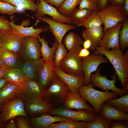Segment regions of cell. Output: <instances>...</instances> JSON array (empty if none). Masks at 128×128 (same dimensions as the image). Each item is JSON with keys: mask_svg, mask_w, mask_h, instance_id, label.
<instances>
[{"mask_svg": "<svg viewBox=\"0 0 128 128\" xmlns=\"http://www.w3.org/2000/svg\"><path fill=\"white\" fill-rule=\"evenodd\" d=\"M4 76V69L0 67V78Z\"/></svg>", "mask_w": 128, "mask_h": 128, "instance_id": "cell-52", "label": "cell"}, {"mask_svg": "<svg viewBox=\"0 0 128 128\" xmlns=\"http://www.w3.org/2000/svg\"><path fill=\"white\" fill-rule=\"evenodd\" d=\"M96 13L102 21L104 26V33L108 28L119 22H123L127 18L124 14L123 7L120 6H107Z\"/></svg>", "mask_w": 128, "mask_h": 128, "instance_id": "cell-5", "label": "cell"}, {"mask_svg": "<svg viewBox=\"0 0 128 128\" xmlns=\"http://www.w3.org/2000/svg\"><path fill=\"white\" fill-rule=\"evenodd\" d=\"M55 67L54 60L44 61L37 80V81L44 91L47 88L56 75L54 71Z\"/></svg>", "mask_w": 128, "mask_h": 128, "instance_id": "cell-17", "label": "cell"}, {"mask_svg": "<svg viewBox=\"0 0 128 128\" xmlns=\"http://www.w3.org/2000/svg\"><path fill=\"white\" fill-rule=\"evenodd\" d=\"M0 110V120L3 123L16 117L22 116L27 117L24 108L23 101L18 98L2 105Z\"/></svg>", "mask_w": 128, "mask_h": 128, "instance_id": "cell-6", "label": "cell"}, {"mask_svg": "<svg viewBox=\"0 0 128 128\" xmlns=\"http://www.w3.org/2000/svg\"><path fill=\"white\" fill-rule=\"evenodd\" d=\"M7 79L4 77L0 78V90L3 88L8 82Z\"/></svg>", "mask_w": 128, "mask_h": 128, "instance_id": "cell-51", "label": "cell"}, {"mask_svg": "<svg viewBox=\"0 0 128 128\" xmlns=\"http://www.w3.org/2000/svg\"><path fill=\"white\" fill-rule=\"evenodd\" d=\"M100 68H98L95 74H91V82L92 83L93 87H99L104 91H109L110 90H112L120 96L128 94V91L119 89L116 86L115 83L117 81L116 75H113L112 80H110L107 78L106 76L101 75L100 73Z\"/></svg>", "mask_w": 128, "mask_h": 128, "instance_id": "cell-8", "label": "cell"}, {"mask_svg": "<svg viewBox=\"0 0 128 128\" xmlns=\"http://www.w3.org/2000/svg\"><path fill=\"white\" fill-rule=\"evenodd\" d=\"M82 45L83 48L89 49L91 46V43L90 40L87 39L83 41Z\"/></svg>", "mask_w": 128, "mask_h": 128, "instance_id": "cell-48", "label": "cell"}, {"mask_svg": "<svg viewBox=\"0 0 128 128\" xmlns=\"http://www.w3.org/2000/svg\"><path fill=\"white\" fill-rule=\"evenodd\" d=\"M55 73L65 83L69 91L72 92H77L78 89L84 84V75L76 76L66 73L59 68H55Z\"/></svg>", "mask_w": 128, "mask_h": 128, "instance_id": "cell-20", "label": "cell"}, {"mask_svg": "<svg viewBox=\"0 0 128 128\" xmlns=\"http://www.w3.org/2000/svg\"></svg>", "mask_w": 128, "mask_h": 128, "instance_id": "cell-58", "label": "cell"}, {"mask_svg": "<svg viewBox=\"0 0 128 128\" xmlns=\"http://www.w3.org/2000/svg\"><path fill=\"white\" fill-rule=\"evenodd\" d=\"M87 101L77 91L72 92L69 91L63 106L69 110L74 109L79 110L84 109L90 111L95 112L93 108L87 104Z\"/></svg>", "mask_w": 128, "mask_h": 128, "instance_id": "cell-19", "label": "cell"}, {"mask_svg": "<svg viewBox=\"0 0 128 128\" xmlns=\"http://www.w3.org/2000/svg\"><path fill=\"white\" fill-rule=\"evenodd\" d=\"M112 121L102 118L96 113L95 119L92 122L87 123L86 128H109L110 123Z\"/></svg>", "mask_w": 128, "mask_h": 128, "instance_id": "cell-37", "label": "cell"}, {"mask_svg": "<svg viewBox=\"0 0 128 128\" xmlns=\"http://www.w3.org/2000/svg\"><path fill=\"white\" fill-rule=\"evenodd\" d=\"M8 82L19 86L24 80L25 77L22 69L19 68L4 69V76Z\"/></svg>", "mask_w": 128, "mask_h": 128, "instance_id": "cell-28", "label": "cell"}, {"mask_svg": "<svg viewBox=\"0 0 128 128\" xmlns=\"http://www.w3.org/2000/svg\"><path fill=\"white\" fill-rule=\"evenodd\" d=\"M81 0H65L58 9L61 15L69 17Z\"/></svg>", "mask_w": 128, "mask_h": 128, "instance_id": "cell-33", "label": "cell"}, {"mask_svg": "<svg viewBox=\"0 0 128 128\" xmlns=\"http://www.w3.org/2000/svg\"><path fill=\"white\" fill-rule=\"evenodd\" d=\"M82 48L81 46H77L69 50L61 62L59 68L69 74L78 76L84 75L81 68V58L78 56Z\"/></svg>", "mask_w": 128, "mask_h": 128, "instance_id": "cell-4", "label": "cell"}, {"mask_svg": "<svg viewBox=\"0 0 128 128\" xmlns=\"http://www.w3.org/2000/svg\"><path fill=\"white\" fill-rule=\"evenodd\" d=\"M38 0V1H40V0Z\"/></svg>", "mask_w": 128, "mask_h": 128, "instance_id": "cell-57", "label": "cell"}, {"mask_svg": "<svg viewBox=\"0 0 128 128\" xmlns=\"http://www.w3.org/2000/svg\"><path fill=\"white\" fill-rule=\"evenodd\" d=\"M5 127L6 128H17L15 121L14 120H11L6 125H5Z\"/></svg>", "mask_w": 128, "mask_h": 128, "instance_id": "cell-49", "label": "cell"}, {"mask_svg": "<svg viewBox=\"0 0 128 128\" xmlns=\"http://www.w3.org/2000/svg\"><path fill=\"white\" fill-rule=\"evenodd\" d=\"M15 13H24L17 7L9 3L0 1V13L12 15Z\"/></svg>", "mask_w": 128, "mask_h": 128, "instance_id": "cell-39", "label": "cell"}, {"mask_svg": "<svg viewBox=\"0 0 128 128\" xmlns=\"http://www.w3.org/2000/svg\"><path fill=\"white\" fill-rule=\"evenodd\" d=\"M119 36V43L121 50L123 52L128 47V18L123 22Z\"/></svg>", "mask_w": 128, "mask_h": 128, "instance_id": "cell-36", "label": "cell"}, {"mask_svg": "<svg viewBox=\"0 0 128 128\" xmlns=\"http://www.w3.org/2000/svg\"><path fill=\"white\" fill-rule=\"evenodd\" d=\"M104 29L101 26L95 28H86L82 31V37L84 40H90L91 46L89 50L94 51L101 39L104 34Z\"/></svg>", "mask_w": 128, "mask_h": 128, "instance_id": "cell-25", "label": "cell"}, {"mask_svg": "<svg viewBox=\"0 0 128 128\" xmlns=\"http://www.w3.org/2000/svg\"><path fill=\"white\" fill-rule=\"evenodd\" d=\"M10 4L17 7L24 12L25 10H29L36 12L37 10V5L34 0H0Z\"/></svg>", "mask_w": 128, "mask_h": 128, "instance_id": "cell-29", "label": "cell"}, {"mask_svg": "<svg viewBox=\"0 0 128 128\" xmlns=\"http://www.w3.org/2000/svg\"><path fill=\"white\" fill-rule=\"evenodd\" d=\"M0 67H2V62L0 59Z\"/></svg>", "mask_w": 128, "mask_h": 128, "instance_id": "cell-54", "label": "cell"}, {"mask_svg": "<svg viewBox=\"0 0 128 128\" xmlns=\"http://www.w3.org/2000/svg\"><path fill=\"white\" fill-rule=\"evenodd\" d=\"M68 53V50L62 43L59 44L54 56V61L55 68H59L61 62Z\"/></svg>", "mask_w": 128, "mask_h": 128, "instance_id": "cell-38", "label": "cell"}, {"mask_svg": "<svg viewBox=\"0 0 128 128\" xmlns=\"http://www.w3.org/2000/svg\"><path fill=\"white\" fill-rule=\"evenodd\" d=\"M92 12L87 9L77 8L73 11L69 17L72 21V23L78 26Z\"/></svg>", "mask_w": 128, "mask_h": 128, "instance_id": "cell-35", "label": "cell"}, {"mask_svg": "<svg viewBox=\"0 0 128 128\" xmlns=\"http://www.w3.org/2000/svg\"><path fill=\"white\" fill-rule=\"evenodd\" d=\"M69 91L66 84L56 74L44 91L42 98L54 108L58 107L63 106Z\"/></svg>", "mask_w": 128, "mask_h": 128, "instance_id": "cell-2", "label": "cell"}, {"mask_svg": "<svg viewBox=\"0 0 128 128\" xmlns=\"http://www.w3.org/2000/svg\"><path fill=\"white\" fill-rule=\"evenodd\" d=\"M40 20L47 23L49 26L48 27L59 44L62 43L63 38L68 31L73 29H76L77 27L71 24L63 23L56 21L49 17L44 16L41 18H37Z\"/></svg>", "mask_w": 128, "mask_h": 128, "instance_id": "cell-14", "label": "cell"}, {"mask_svg": "<svg viewBox=\"0 0 128 128\" xmlns=\"http://www.w3.org/2000/svg\"><path fill=\"white\" fill-rule=\"evenodd\" d=\"M37 38L41 44L40 52L42 59L47 61L53 60L54 55L59 44L58 42L55 40L54 42L52 44V47H50L44 37H41L39 35Z\"/></svg>", "mask_w": 128, "mask_h": 128, "instance_id": "cell-26", "label": "cell"}, {"mask_svg": "<svg viewBox=\"0 0 128 128\" xmlns=\"http://www.w3.org/2000/svg\"><path fill=\"white\" fill-rule=\"evenodd\" d=\"M44 91L36 81L26 77L23 82L18 86L15 97L21 99L23 101L35 98L42 97Z\"/></svg>", "mask_w": 128, "mask_h": 128, "instance_id": "cell-7", "label": "cell"}, {"mask_svg": "<svg viewBox=\"0 0 128 128\" xmlns=\"http://www.w3.org/2000/svg\"><path fill=\"white\" fill-rule=\"evenodd\" d=\"M73 120L59 115H54V116L47 113L31 119L30 123L31 128H49L52 123Z\"/></svg>", "mask_w": 128, "mask_h": 128, "instance_id": "cell-18", "label": "cell"}, {"mask_svg": "<svg viewBox=\"0 0 128 128\" xmlns=\"http://www.w3.org/2000/svg\"><path fill=\"white\" fill-rule=\"evenodd\" d=\"M18 86L15 83L9 82L0 90V104L1 105L15 98Z\"/></svg>", "mask_w": 128, "mask_h": 128, "instance_id": "cell-27", "label": "cell"}, {"mask_svg": "<svg viewBox=\"0 0 128 128\" xmlns=\"http://www.w3.org/2000/svg\"><path fill=\"white\" fill-rule=\"evenodd\" d=\"M14 17L13 15L11 16L10 17L11 21L9 22L8 20V22L11 26L13 31L23 37L27 36L37 37L40 33L48 30V28H45L47 26L40 28L37 27L36 29H35L33 27L34 25L29 27H24L22 24L17 25L15 24L13 21Z\"/></svg>", "mask_w": 128, "mask_h": 128, "instance_id": "cell-23", "label": "cell"}, {"mask_svg": "<svg viewBox=\"0 0 128 128\" xmlns=\"http://www.w3.org/2000/svg\"><path fill=\"white\" fill-rule=\"evenodd\" d=\"M47 113L51 115H56L72 119L74 120L91 122L94 120L96 113L86 110L77 111L67 109L63 106L54 108Z\"/></svg>", "mask_w": 128, "mask_h": 128, "instance_id": "cell-9", "label": "cell"}, {"mask_svg": "<svg viewBox=\"0 0 128 128\" xmlns=\"http://www.w3.org/2000/svg\"><path fill=\"white\" fill-rule=\"evenodd\" d=\"M87 123L72 120L51 124L49 128H86Z\"/></svg>", "mask_w": 128, "mask_h": 128, "instance_id": "cell-34", "label": "cell"}, {"mask_svg": "<svg viewBox=\"0 0 128 128\" xmlns=\"http://www.w3.org/2000/svg\"><path fill=\"white\" fill-rule=\"evenodd\" d=\"M82 42V38L79 35L72 32L65 36L63 43L65 48L69 50L76 46H81Z\"/></svg>", "mask_w": 128, "mask_h": 128, "instance_id": "cell-32", "label": "cell"}, {"mask_svg": "<svg viewBox=\"0 0 128 128\" xmlns=\"http://www.w3.org/2000/svg\"><path fill=\"white\" fill-rule=\"evenodd\" d=\"M103 118L112 121L128 120V113L121 112L104 102L99 114Z\"/></svg>", "mask_w": 128, "mask_h": 128, "instance_id": "cell-24", "label": "cell"}, {"mask_svg": "<svg viewBox=\"0 0 128 128\" xmlns=\"http://www.w3.org/2000/svg\"><path fill=\"white\" fill-rule=\"evenodd\" d=\"M37 37L27 36L23 37L20 49L19 52L25 59L36 60L41 58V44Z\"/></svg>", "mask_w": 128, "mask_h": 128, "instance_id": "cell-11", "label": "cell"}, {"mask_svg": "<svg viewBox=\"0 0 128 128\" xmlns=\"http://www.w3.org/2000/svg\"><path fill=\"white\" fill-rule=\"evenodd\" d=\"M128 121L119 120L112 121L110 123L109 128H128Z\"/></svg>", "mask_w": 128, "mask_h": 128, "instance_id": "cell-43", "label": "cell"}, {"mask_svg": "<svg viewBox=\"0 0 128 128\" xmlns=\"http://www.w3.org/2000/svg\"><path fill=\"white\" fill-rule=\"evenodd\" d=\"M3 32H0V38L1 37V34Z\"/></svg>", "mask_w": 128, "mask_h": 128, "instance_id": "cell-55", "label": "cell"}, {"mask_svg": "<svg viewBox=\"0 0 128 128\" xmlns=\"http://www.w3.org/2000/svg\"><path fill=\"white\" fill-rule=\"evenodd\" d=\"M102 24V20L96 12L92 11L77 26L79 27H83L86 28H95L101 27Z\"/></svg>", "mask_w": 128, "mask_h": 128, "instance_id": "cell-30", "label": "cell"}, {"mask_svg": "<svg viewBox=\"0 0 128 128\" xmlns=\"http://www.w3.org/2000/svg\"><path fill=\"white\" fill-rule=\"evenodd\" d=\"M77 92L81 96L90 102L95 112L98 114L103 103L109 99L116 98L118 96V94L114 91H102L95 89L91 82L87 85H83Z\"/></svg>", "mask_w": 128, "mask_h": 128, "instance_id": "cell-3", "label": "cell"}, {"mask_svg": "<svg viewBox=\"0 0 128 128\" xmlns=\"http://www.w3.org/2000/svg\"><path fill=\"white\" fill-rule=\"evenodd\" d=\"M79 5V9H87L96 12L99 11L97 0H81Z\"/></svg>", "mask_w": 128, "mask_h": 128, "instance_id": "cell-40", "label": "cell"}, {"mask_svg": "<svg viewBox=\"0 0 128 128\" xmlns=\"http://www.w3.org/2000/svg\"><path fill=\"white\" fill-rule=\"evenodd\" d=\"M91 53L88 49L82 48L80 50L78 56L81 58L86 57L89 55Z\"/></svg>", "mask_w": 128, "mask_h": 128, "instance_id": "cell-45", "label": "cell"}, {"mask_svg": "<svg viewBox=\"0 0 128 128\" xmlns=\"http://www.w3.org/2000/svg\"><path fill=\"white\" fill-rule=\"evenodd\" d=\"M44 61L41 58L36 60L25 59L21 69L25 77L37 81L38 75Z\"/></svg>", "mask_w": 128, "mask_h": 128, "instance_id": "cell-22", "label": "cell"}, {"mask_svg": "<svg viewBox=\"0 0 128 128\" xmlns=\"http://www.w3.org/2000/svg\"><path fill=\"white\" fill-rule=\"evenodd\" d=\"M81 68L85 77L83 84L84 85L91 82V74L97 70L99 65L102 63H108L109 60L103 55H96L94 53L87 57L81 58Z\"/></svg>", "mask_w": 128, "mask_h": 128, "instance_id": "cell-10", "label": "cell"}, {"mask_svg": "<svg viewBox=\"0 0 128 128\" xmlns=\"http://www.w3.org/2000/svg\"><path fill=\"white\" fill-rule=\"evenodd\" d=\"M0 59L4 69L13 68L22 69L23 63L18 53H13L0 47Z\"/></svg>", "mask_w": 128, "mask_h": 128, "instance_id": "cell-21", "label": "cell"}, {"mask_svg": "<svg viewBox=\"0 0 128 128\" xmlns=\"http://www.w3.org/2000/svg\"><path fill=\"white\" fill-rule=\"evenodd\" d=\"M123 22H119L116 25L107 29L104 33L101 39L98 44L99 46L104 47L107 50L114 49L119 45V36Z\"/></svg>", "mask_w": 128, "mask_h": 128, "instance_id": "cell-16", "label": "cell"}, {"mask_svg": "<svg viewBox=\"0 0 128 128\" xmlns=\"http://www.w3.org/2000/svg\"><path fill=\"white\" fill-rule=\"evenodd\" d=\"M105 102L121 112L128 113V94L119 98L110 99Z\"/></svg>", "mask_w": 128, "mask_h": 128, "instance_id": "cell-31", "label": "cell"}, {"mask_svg": "<svg viewBox=\"0 0 128 128\" xmlns=\"http://www.w3.org/2000/svg\"><path fill=\"white\" fill-rule=\"evenodd\" d=\"M23 37L13 32H3L0 40V47L16 53H18Z\"/></svg>", "mask_w": 128, "mask_h": 128, "instance_id": "cell-15", "label": "cell"}, {"mask_svg": "<svg viewBox=\"0 0 128 128\" xmlns=\"http://www.w3.org/2000/svg\"><path fill=\"white\" fill-rule=\"evenodd\" d=\"M5 124L2 123L0 120V128H2L5 126Z\"/></svg>", "mask_w": 128, "mask_h": 128, "instance_id": "cell-53", "label": "cell"}, {"mask_svg": "<svg viewBox=\"0 0 128 128\" xmlns=\"http://www.w3.org/2000/svg\"><path fill=\"white\" fill-rule=\"evenodd\" d=\"M111 5L120 6L123 7L124 4V0H108Z\"/></svg>", "mask_w": 128, "mask_h": 128, "instance_id": "cell-47", "label": "cell"}, {"mask_svg": "<svg viewBox=\"0 0 128 128\" xmlns=\"http://www.w3.org/2000/svg\"><path fill=\"white\" fill-rule=\"evenodd\" d=\"M94 53L105 56L113 65L122 89L128 91V50L123 54L119 45L110 50L97 46Z\"/></svg>", "mask_w": 128, "mask_h": 128, "instance_id": "cell-1", "label": "cell"}, {"mask_svg": "<svg viewBox=\"0 0 128 128\" xmlns=\"http://www.w3.org/2000/svg\"><path fill=\"white\" fill-rule=\"evenodd\" d=\"M37 10L34 15L37 18L41 17L47 15L51 17L52 19L56 21L63 23L71 24L72 21L69 17L60 14L56 7L46 3L44 0H37Z\"/></svg>", "mask_w": 128, "mask_h": 128, "instance_id": "cell-13", "label": "cell"}, {"mask_svg": "<svg viewBox=\"0 0 128 128\" xmlns=\"http://www.w3.org/2000/svg\"><path fill=\"white\" fill-rule=\"evenodd\" d=\"M8 20L3 16H0V32H9L12 31Z\"/></svg>", "mask_w": 128, "mask_h": 128, "instance_id": "cell-42", "label": "cell"}, {"mask_svg": "<svg viewBox=\"0 0 128 128\" xmlns=\"http://www.w3.org/2000/svg\"><path fill=\"white\" fill-rule=\"evenodd\" d=\"M1 104H0V107H1Z\"/></svg>", "mask_w": 128, "mask_h": 128, "instance_id": "cell-56", "label": "cell"}, {"mask_svg": "<svg viewBox=\"0 0 128 128\" xmlns=\"http://www.w3.org/2000/svg\"><path fill=\"white\" fill-rule=\"evenodd\" d=\"M46 3L52 6L59 8L65 0H44Z\"/></svg>", "mask_w": 128, "mask_h": 128, "instance_id": "cell-44", "label": "cell"}, {"mask_svg": "<svg viewBox=\"0 0 128 128\" xmlns=\"http://www.w3.org/2000/svg\"><path fill=\"white\" fill-rule=\"evenodd\" d=\"M99 11L101 10L107 6L108 0H97Z\"/></svg>", "mask_w": 128, "mask_h": 128, "instance_id": "cell-46", "label": "cell"}, {"mask_svg": "<svg viewBox=\"0 0 128 128\" xmlns=\"http://www.w3.org/2000/svg\"><path fill=\"white\" fill-rule=\"evenodd\" d=\"M24 116H17L16 120V126L18 128H30V123Z\"/></svg>", "mask_w": 128, "mask_h": 128, "instance_id": "cell-41", "label": "cell"}, {"mask_svg": "<svg viewBox=\"0 0 128 128\" xmlns=\"http://www.w3.org/2000/svg\"><path fill=\"white\" fill-rule=\"evenodd\" d=\"M123 9L125 15L128 16V0H124V4L123 7Z\"/></svg>", "mask_w": 128, "mask_h": 128, "instance_id": "cell-50", "label": "cell"}, {"mask_svg": "<svg viewBox=\"0 0 128 128\" xmlns=\"http://www.w3.org/2000/svg\"><path fill=\"white\" fill-rule=\"evenodd\" d=\"M23 101L26 113L32 117L47 113L54 108L42 97L28 99Z\"/></svg>", "mask_w": 128, "mask_h": 128, "instance_id": "cell-12", "label": "cell"}]
</instances>
